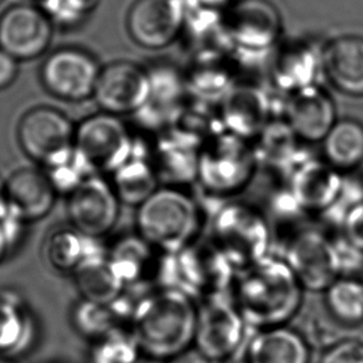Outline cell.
Listing matches in <instances>:
<instances>
[{
	"mask_svg": "<svg viewBox=\"0 0 363 363\" xmlns=\"http://www.w3.org/2000/svg\"><path fill=\"white\" fill-rule=\"evenodd\" d=\"M144 354L130 330L122 329L91 344L89 363H143Z\"/></svg>",
	"mask_w": 363,
	"mask_h": 363,
	"instance_id": "836d02e7",
	"label": "cell"
},
{
	"mask_svg": "<svg viewBox=\"0 0 363 363\" xmlns=\"http://www.w3.org/2000/svg\"><path fill=\"white\" fill-rule=\"evenodd\" d=\"M76 124L51 106L28 109L16 127L21 152L41 169L59 167L74 157Z\"/></svg>",
	"mask_w": 363,
	"mask_h": 363,
	"instance_id": "ba28073f",
	"label": "cell"
},
{
	"mask_svg": "<svg viewBox=\"0 0 363 363\" xmlns=\"http://www.w3.org/2000/svg\"><path fill=\"white\" fill-rule=\"evenodd\" d=\"M363 201V180L354 175H345L344 186L337 200L323 213L331 223L341 227L344 218L352 207Z\"/></svg>",
	"mask_w": 363,
	"mask_h": 363,
	"instance_id": "8d00e7d4",
	"label": "cell"
},
{
	"mask_svg": "<svg viewBox=\"0 0 363 363\" xmlns=\"http://www.w3.org/2000/svg\"><path fill=\"white\" fill-rule=\"evenodd\" d=\"M339 277H359L363 272V252L344 236L333 240Z\"/></svg>",
	"mask_w": 363,
	"mask_h": 363,
	"instance_id": "74e56055",
	"label": "cell"
},
{
	"mask_svg": "<svg viewBox=\"0 0 363 363\" xmlns=\"http://www.w3.org/2000/svg\"><path fill=\"white\" fill-rule=\"evenodd\" d=\"M3 1H4V0H0V4H1V3H3Z\"/></svg>",
	"mask_w": 363,
	"mask_h": 363,
	"instance_id": "bcb514c9",
	"label": "cell"
},
{
	"mask_svg": "<svg viewBox=\"0 0 363 363\" xmlns=\"http://www.w3.org/2000/svg\"><path fill=\"white\" fill-rule=\"evenodd\" d=\"M210 238L236 270L270 255L273 231L263 210L248 202H221L211 218Z\"/></svg>",
	"mask_w": 363,
	"mask_h": 363,
	"instance_id": "5b68a950",
	"label": "cell"
},
{
	"mask_svg": "<svg viewBox=\"0 0 363 363\" xmlns=\"http://www.w3.org/2000/svg\"><path fill=\"white\" fill-rule=\"evenodd\" d=\"M281 118L301 143L323 142L337 122L334 99L318 84L285 96Z\"/></svg>",
	"mask_w": 363,
	"mask_h": 363,
	"instance_id": "ffe728a7",
	"label": "cell"
},
{
	"mask_svg": "<svg viewBox=\"0 0 363 363\" xmlns=\"http://www.w3.org/2000/svg\"><path fill=\"white\" fill-rule=\"evenodd\" d=\"M258 167L286 177L291 169L310 154L303 152V144L289 124L281 117L270 121L252 140Z\"/></svg>",
	"mask_w": 363,
	"mask_h": 363,
	"instance_id": "4316f807",
	"label": "cell"
},
{
	"mask_svg": "<svg viewBox=\"0 0 363 363\" xmlns=\"http://www.w3.org/2000/svg\"><path fill=\"white\" fill-rule=\"evenodd\" d=\"M196 319L195 300L177 288H157L135 300L129 330L145 359L165 362L191 347Z\"/></svg>",
	"mask_w": 363,
	"mask_h": 363,
	"instance_id": "7a4b0ae2",
	"label": "cell"
},
{
	"mask_svg": "<svg viewBox=\"0 0 363 363\" xmlns=\"http://www.w3.org/2000/svg\"><path fill=\"white\" fill-rule=\"evenodd\" d=\"M20 72V62L13 56L0 50V91L14 84Z\"/></svg>",
	"mask_w": 363,
	"mask_h": 363,
	"instance_id": "60d3db41",
	"label": "cell"
},
{
	"mask_svg": "<svg viewBox=\"0 0 363 363\" xmlns=\"http://www.w3.org/2000/svg\"><path fill=\"white\" fill-rule=\"evenodd\" d=\"M303 286L283 257L272 255L237 270L231 296L250 330L285 326L299 313Z\"/></svg>",
	"mask_w": 363,
	"mask_h": 363,
	"instance_id": "6da1fadb",
	"label": "cell"
},
{
	"mask_svg": "<svg viewBox=\"0 0 363 363\" xmlns=\"http://www.w3.org/2000/svg\"><path fill=\"white\" fill-rule=\"evenodd\" d=\"M26 222L10 206L6 199L0 200V264L19 250L26 233Z\"/></svg>",
	"mask_w": 363,
	"mask_h": 363,
	"instance_id": "e575fe53",
	"label": "cell"
},
{
	"mask_svg": "<svg viewBox=\"0 0 363 363\" xmlns=\"http://www.w3.org/2000/svg\"><path fill=\"white\" fill-rule=\"evenodd\" d=\"M0 363H16L13 359H6V357H0Z\"/></svg>",
	"mask_w": 363,
	"mask_h": 363,
	"instance_id": "ee69618b",
	"label": "cell"
},
{
	"mask_svg": "<svg viewBox=\"0 0 363 363\" xmlns=\"http://www.w3.org/2000/svg\"><path fill=\"white\" fill-rule=\"evenodd\" d=\"M323 157L342 174L354 172L363 162V123L337 119L323 140Z\"/></svg>",
	"mask_w": 363,
	"mask_h": 363,
	"instance_id": "4dcf8cb0",
	"label": "cell"
},
{
	"mask_svg": "<svg viewBox=\"0 0 363 363\" xmlns=\"http://www.w3.org/2000/svg\"><path fill=\"white\" fill-rule=\"evenodd\" d=\"M39 334V321L28 300L15 290H0V357L29 354Z\"/></svg>",
	"mask_w": 363,
	"mask_h": 363,
	"instance_id": "603a6c76",
	"label": "cell"
},
{
	"mask_svg": "<svg viewBox=\"0 0 363 363\" xmlns=\"http://www.w3.org/2000/svg\"><path fill=\"white\" fill-rule=\"evenodd\" d=\"M48 363H60V362H48Z\"/></svg>",
	"mask_w": 363,
	"mask_h": 363,
	"instance_id": "7dc6e473",
	"label": "cell"
},
{
	"mask_svg": "<svg viewBox=\"0 0 363 363\" xmlns=\"http://www.w3.org/2000/svg\"><path fill=\"white\" fill-rule=\"evenodd\" d=\"M94 241L89 253L71 274L79 299L96 303H112L127 290L114 272L107 257V248L102 250Z\"/></svg>",
	"mask_w": 363,
	"mask_h": 363,
	"instance_id": "f546056e",
	"label": "cell"
},
{
	"mask_svg": "<svg viewBox=\"0 0 363 363\" xmlns=\"http://www.w3.org/2000/svg\"><path fill=\"white\" fill-rule=\"evenodd\" d=\"M242 359L245 363H310L309 345L286 326L258 330L250 335Z\"/></svg>",
	"mask_w": 363,
	"mask_h": 363,
	"instance_id": "f1b7e54d",
	"label": "cell"
},
{
	"mask_svg": "<svg viewBox=\"0 0 363 363\" xmlns=\"http://www.w3.org/2000/svg\"><path fill=\"white\" fill-rule=\"evenodd\" d=\"M102 66L94 55L79 48L55 50L40 69V82L54 99L81 104L94 99Z\"/></svg>",
	"mask_w": 363,
	"mask_h": 363,
	"instance_id": "8fae6325",
	"label": "cell"
},
{
	"mask_svg": "<svg viewBox=\"0 0 363 363\" xmlns=\"http://www.w3.org/2000/svg\"><path fill=\"white\" fill-rule=\"evenodd\" d=\"M320 363H363V344L354 340L339 342L323 356Z\"/></svg>",
	"mask_w": 363,
	"mask_h": 363,
	"instance_id": "f35d334b",
	"label": "cell"
},
{
	"mask_svg": "<svg viewBox=\"0 0 363 363\" xmlns=\"http://www.w3.org/2000/svg\"><path fill=\"white\" fill-rule=\"evenodd\" d=\"M275 101L257 79H241L218 104V114L227 132L253 140L273 118L280 117Z\"/></svg>",
	"mask_w": 363,
	"mask_h": 363,
	"instance_id": "2e32d148",
	"label": "cell"
},
{
	"mask_svg": "<svg viewBox=\"0 0 363 363\" xmlns=\"http://www.w3.org/2000/svg\"><path fill=\"white\" fill-rule=\"evenodd\" d=\"M237 270L210 237H199L172 255V288L196 303L231 293Z\"/></svg>",
	"mask_w": 363,
	"mask_h": 363,
	"instance_id": "8992f818",
	"label": "cell"
},
{
	"mask_svg": "<svg viewBox=\"0 0 363 363\" xmlns=\"http://www.w3.org/2000/svg\"><path fill=\"white\" fill-rule=\"evenodd\" d=\"M201 145L167 128L152 140L150 159L162 185L185 187L196 182L197 162Z\"/></svg>",
	"mask_w": 363,
	"mask_h": 363,
	"instance_id": "7402d4cb",
	"label": "cell"
},
{
	"mask_svg": "<svg viewBox=\"0 0 363 363\" xmlns=\"http://www.w3.org/2000/svg\"><path fill=\"white\" fill-rule=\"evenodd\" d=\"M290 194L305 212L325 213L337 200L345 174L324 159L308 155L285 177Z\"/></svg>",
	"mask_w": 363,
	"mask_h": 363,
	"instance_id": "d6986e66",
	"label": "cell"
},
{
	"mask_svg": "<svg viewBox=\"0 0 363 363\" xmlns=\"http://www.w3.org/2000/svg\"><path fill=\"white\" fill-rule=\"evenodd\" d=\"M340 228L342 236L363 252V201L350 210Z\"/></svg>",
	"mask_w": 363,
	"mask_h": 363,
	"instance_id": "ab89813d",
	"label": "cell"
},
{
	"mask_svg": "<svg viewBox=\"0 0 363 363\" xmlns=\"http://www.w3.org/2000/svg\"><path fill=\"white\" fill-rule=\"evenodd\" d=\"M184 26V0H137L128 11V34L143 49H165Z\"/></svg>",
	"mask_w": 363,
	"mask_h": 363,
	"instance_id": "ac0fdd59",
	"label": "cell"
},
{
	"mask_svg": "<svg viewBox=\"0 0 363 363\" xmlns=\"http://www.w3.org/2000/svg\"><path fill=\"white\" fill-rule=\"evenodd\" d=\"M5 182H6V179L1 177V174H0V200L5 199Z\"/></svg>",
	"mask_w": 363,
	"mask_h": 363,
	"instance_id": "7bdbcfd3",
	"label": "cell"
},
{
	"mask_svg": "<svg viewBox=\"0 0 363 363\" xmlns=\"http://www.w3.org/2000/svg\"><path fill=\"white\" fill-rule=\"evenodd\" d=\"M52 35L54 25L40 6L19 3L0 15V50L19 62L43 56Z\"/></svg>",
	"mask_w": 363,
	"mask_h": 363,
	"instance_id": "e0dca14e",
	"label": "cell"
},
{
	"mask_svg": "<svg viewBox=\"0 0 363 363\" xmlns=\"http://www.w3.org/2000/svg\"><path fill=\"white\" fill-rule=\"evenodd\" d=\"M97 4V0H41L44 10L52 25L74 28L84 21Z\"/></svg>",
	"mask_w": 363,
	"mask_h": 363,
	"instance_id": "d590c367",
	"label": "cell"
},
{
	"mask_svg": "<svg viewBox=\"0 0 363 363\" xmlns=\"http://www.w3.org/2000/svg\"><path fill=\"white\" fill-rule=\"evenodd\" d=\"M59 194L41 167H20L5 182V199L26 223L38 222L54 210Z\"/></svg>",
	"mask_w": 363,
	"mask_h": 363,
	"instance_id": "cb8c5ba5",
	"label": "cell"
},
{
	"mask_svg": "<svg viewBox=\"0 0 363 363\" xmlns=\"http://www.w3.org/2000/svg\"><path fill=\"white\" fill-rule=\"evenodd\" d=\"M323 74V46L298 41L277 50L269 62V84L281 96L315 86Z\"/></svg>",
	"mask_w": 363,
	"mask_h": 363,
	"instance_id": "44dd1931",
	"label": "cell"
},
{
	"mask_svg": "<svg viewBox=\"0 0 363 363\" xmlns=\"http://www.w3.org/2000/svg\"><path fill=\"white\" fill-rule=\"evenodd\" d=\"M134 305L135 300L130 301L125 293L112 303L79 299L69 313V323L74 333L92 344L117 330L129 329Z\"/></svg>",
	"mask_w": 363,
	"mask_h": 363,
	"instance_id": "484cf974",
	"label": "cell"
},
{
	"mask_svg": "<svg viewBox=\"0 0 363 363\" xmlns=\"http://www.w3.org/2000/svg\"><path fill=\"white\" fill-rule=\"evenodd\" d=\"M323 74L341 94L363 96V38L344 35L323 46Z\"/></svg>",
	"mask_w": 363,
	"mask_h": 363,
	"instance_id": "d4e9b609",
	"label": "cell"
},
{
	"mask_svg": "<svg viewBox=\"0 0 363 363\" xmlns=\"http://www.w3.org/2000/svg\"><path fill=\"white\" fill-rule=\"evenodd\" d=\"M94 240L79 233L71 225L51 228L43 243V257L51 269L71 275L89 253Z\"/></svg>",
	"mask_w": 363,
	"mask_h": 363,
	"instance_id": "1f68e13d",
	"label": "cell"
},
{
	"mask_svg": "<svg viewBox=\"0 0 363 363\" xmlns=\"http://www.w3.org/2000/svg\"><path fill=\"white\" fill-rule=\"evenodd\" d=\"M165 363H212L210 359H207L206 356L195 349V347H190V349L182 351L180 354L174 356L172 359L165 361Z\"/></svg>",
	"mask_w": 363,
	"mask_h": 363,
	"instance_id": "b9f144b4",
	"label": "cell"
},
{
	"mask_svg": "<svg viewBox=\"0 0 363 363\" xmlns=\"http://www.w3.org/2000/svg\"><path fill=\"white\" fill-rule=\"evenodd\" d=\"M205 212L185 187L162 186L137 207L135 232L165 255H177L201 237Z\"/></svg>",
	"mask_w": 363,
	"mask_h": 363,
	"instance_id": "3957f363",
	"label": "cell"
},
{
	"mask_svg": "<svg viewBox=\"0 0 363 363\" xmlns=\"http://www.w3.org/2000/svg\"><path fill=\"white\" fill-rule=\"evenodd\" d=\"M172 255L154 248L137 232L119 236L107 248L109 262L125 290L172 288Z\"/></svg>",
	"mask_w": 363,
	"mask_h": 363,
	"instance_id": "30bf717a",
	"label": "cell"
},
{
	"mask_svg": "<svg viewBox=\"0 0 363 363\" xmlns=\"http://www.w3.org/2000/svg\"><path fill=\"white\" fill-rule=\"evenodd\" d=\"M223 31L238 51L264 55L275 49L281 33V18L265 0H243L223 19Z\"/></svg>",
	"mask_w": 363,
	"mask_h": 363,
	"instance_id": "5bb4252c",
	"label": "cell"
},
{
	"mask_svg": "<svg viewBox=\"0 0 363 363\" xmlns=\"http://www.w3.org/2000/svg\"><path fill=\"white\" fill-rule=\"evenodd\" d=\"M134 133L121 117L92 114L76 125L74 152L89 175L108 177L132 157Z\"/></svg>",
	"mask_w": 363,
	"mask_h": 363,
	"instance_id": "52a82bcc",
	"label": "cell"
},
{
	"mask_svg": "<svg viewBox=\"0 0 363 363\" xmlns=\"http://www.w3.org/2000/svg\"><path fill=\"white\" fill-rule=\"evenodd\" d=\"M330 313L345 324L363 321V279L361 277H339L325 290Z\"/></svg>",
	"mask_w": 363,
	"mask_h": 363,
	"instance_id": "d6a6232c",
	"label": "cell"
},
{
	"mask_svg": "<svg viewBox=\"0 0 363 363\" xmlns=\"http://www.w3.org/2000/svg\"><path fill=\"white\" fill-rule=\"evenodd\" d=\"M150 96L152 79L147 69L121 60L102 67L92 99L101 112L122 117L139 113Z\"/></svg>",
	"mask_w": 363,
	"mask_h": 363,
	"instance_id": "4fadbf2b",
	"label": "cell"
},
{
	"mask_svg": "<svg viewBox=\"0 0 363 363\" xmlns=\"http://www.w3.org/2000/svg\"><path fill=\"white\" fill-rule=\"evenodd\" d=\"M258 170L252 142L221 130L202 144L196 182L207 196L225 202L245 191Z\"/></svg>",
	"mask_w": 363,
	"mask_h": 363,
	"instance_id": "277c9868",
	"label": "cell"
},
{
	"mask_svg": "<svg viewBox=\"0 0 363 363\" xmlns=\"http://www.w3.org/2000/svg\"><path fill=\"white\" fill-rule=\"evenodd\" d=\"M225 363H245V361H243V359H231V361H228V362H225Z\"/></svg>",
	"mask_w": 363,
	"mask_h": 363,
	"instance_id": "f6af8a7d",
	"label": "cell"
},
{
	"mask_svg": "<svg viewBox=\"0 0 363 363\" xmlns=\"http://www.w3.org/2000/svg\"><path fill=\"white\" fill-rule=\"evenodd\" d=\"M303 289L326 290L339 278L334 243L324 232L315 228H300L290 235L284 253Z\"/></svg>",
	"mask_w": 363,
	"mask_h": 363,
	"instance_id": "9a60e30c",
	"label": "cell"
},
{
	"mask_svg": "<svg viewBox=\"0 0 363 363\" xmlns=\"http://www.w3.org/2000/svg\"><path fill=\"white\" fill-rule=\"evenodd\" d=\"M66 199L69 225L86 238L101 241L117 226L122 202L108 177L89 175Z\"/></svg>",
	"mask_w": 363,
	"mask_h": 363,
	"instance_id": "7c38bea8",
	"label": "cell"
},
{
	"mask_svg": "<svg viewBox=\"0 0 363 363\" xmlns=\"http://www.w3.org/2000/svg\"><path fill=\"white\" fill-rule=\"evenodd\" d=\"M196 304L195 349L211 362L236 359L250 339V329L233 303L231 293L217 295Z\"/></svg>",
	"mask_w": 363,
	"mask_h": 363,
	"instance_id": "9c48e42d",
	"label": "cell"
},
{
	"mask_svg": "<svg viewBox=\"0 0 363 363\" xmlns=\"http://www.w3.org/2000/svg\"><path fill=\"white\" fill-rule=\"evenodd\" d=\"M119 201L138 207L162 186L150 159V144L140 143L134 134L132 157L108 177Z\"/></svg>",
	"mask_w": 363,
	"mask_h": 363,
	"instance_id": "83f0119b",
	"label": "cell"
}]
</instances>
